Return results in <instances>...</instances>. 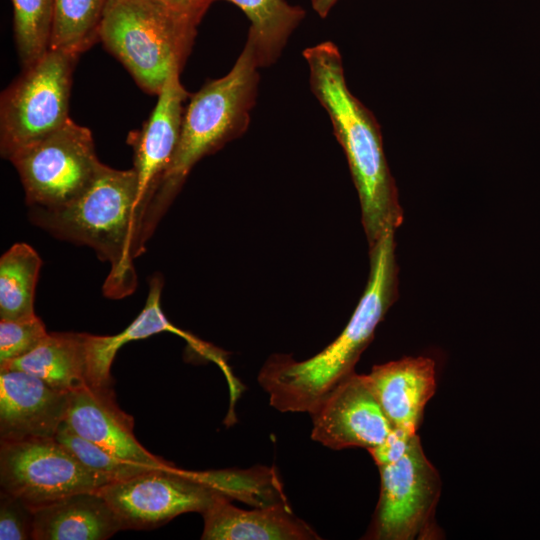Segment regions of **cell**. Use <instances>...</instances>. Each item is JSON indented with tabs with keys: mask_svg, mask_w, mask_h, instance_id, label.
Instances as JSON below:
<instances>
[{
	"mask_svg": "<svg viewBox=\"0 0 540 540\" xmlns=\"http://www.w3.org/2000/svg\"><path fill=\"white\" fill-rule=\"evenodd\" d=\"M395 231L389 230L369 248L370 274L366 289L341 334L315 356L297 361L272 355L258 382L272 407L281 412H313L347 376L374 337L378 324L398 295Z\"/></svg>",
	"mask_w": 540,
	"mask_h": 540,
	"instance_id": "cell-1",
	"label": "cell"
},
{
	"mask_svg": "<svg viewBox=\"0 0 540 540\" xmlns=\"http://www.w3.org/2000/svg\"><path fill=\"white\" fill-rule=\"evenodd\" d=\"M310 89L329 115L358 192L362 224L372 247L384 233L403 222L398 190L384 153L374 114L349 90L338 47L325 41L302 53Z\"/></svg>",
	"mask_w": 540,
	"mask_h": 540,
	"instance_id": "cell-2",
	"label": "cell"
},
{
	"mask_svg": "<svg viewBox=\"0 0 540 540\" xmlns=\"http://www.w3.org/2000/svg\"><path fill=\"white\" fill-rule=\"evenodd\" d=\"M29 218L58 239L92 248L110 264L103 285L107 297L119 299L135 290L134 259L145 244L133 168L118 170L101 164L79 197L56 209L31 207Z\"/></svg>",
	"mask_w": 540,
	"mask_h": 540,
	"instance_id": "cell-3",
	"label": "cell"
},
{
	"mask_svg": "<svg viewBox=\"0 0 540 540\" xmlns=\"http://www.w3.org/2000/svg\"><path fill=\"white\" fill-rule=\"evenodd\" d=\"M260 68L250 42L223 77L209 80L191 94L184 110L178 145L147 207L142 238L153 233L193 166L244 134L255 105Z\"/></svg>",
	"mask_w": 540,
	"mask_h": 540,
	"instance_id": "cell-4",
	"label": "cell"
},
{
	"mask_svg": "<svg viewBox=\"0 0 540 540\" xmlns=\"http://www.w3.org/2000/svg\"><path fill=\"white\" fill-rule=\"evenodd\" d=\"M202 18L158 0H109L99 40L139 87L158 95L182 71Z\"/></svg>",
	"mask_w": 540,
	"mask_h": 540,
	"instance_id": "cell-5",
	"label": "cell"
},
{
	"mask_svg": "<svg viewBox=\"0 0 540 540\" xmlns=\"http://www.w3.org/2000/svg\"><path fill=\"white\" fill-rule=\"evenodd\" d=\"M79 56L50 49L1 94L0 152L20 148L59 129L70 118L72 75Z\"/></svg>",
	"mask_w": 540,
	"mask_h": 540,
	"instance_id": "cell-6",
	"label": "cell"
},
{
	"mask_svg": "<svg viewBox=\"0 0 540 540\" xmlns=\"http://www.w3.org/2000/svg\"><path fill=\"white\" fill-rule=\"evenodd\" d=\"M30 207L56 209L79 197L100 166L91 131L70 118L10 158Z\"/></svg>",
	"mask_w": 540,
	"mask_h": 540,
	"instance_id": "cell-7",
	"label": "cell"
},
{
	"mask_svg": "<svg viewBox=\"0 0 540 540\" xmlns=\"http://www.w3.org/2000/svg\"><path fill=\"white\" fill-rule=\"evenodd\" d=\"M380 495L367 539L412 540L434 535V512L440 495L438 471L415 434L406 453L379 467Z\"/></svg>",
	"mask_w": 540,
	"mask_h": 540,
	"instance_id": "cell-8",
	"label": "cell"
},
{
	"mask_svg": "<svg viewBox=\"0 0 540 540\" xmlns=\"http://www.w3.org/2000/svg\"><path fill=\"white\" fill-rule=\"evenodd\" d=\"M114 481L82 464L55 438L1 441V490L32 510Z\"/></svg>",
	"mask_w": 540,
	"mask_h": 540,
	"instance_id": "cell-9",
	"label": "cell"
},
{
	"mask_svg": "<svg viewBox=\"0 0 540 540\" xmlns=\"http://www.w3.org/2000/svg\"><path fill=\"white\" fill-rule=\"evenodd\" d=\"M97 492L114 511L122 530L153 529L183 513L202 514L217 498L226 497L197 471L174 464L112 481Z\"/></svg>",
	"mask_w": 540,
	"mask_h": 540,
	"instance_id": "cell-10",
	"label": "cell"
},
{
	"mask_svg": "<svg viewBox=\"0 0 540 540\" xmlns=\"http://www.w3.org/2000/svg\"><path fill=\"white\" fill-rule=\"evenodd\" d=\"M313 440L330 449L370 450L393 429L366 375L353 372L310 413Z\"/></svg>",
	"mask_w": 540,
	"mask_h": 540,
	"instance_id": "cell-11",
	"label": "cell"
},
{
	"mask_svg": "<svg viewBox=\"0 0 540 540\" xmlns=\"http://www.w3.org/2000/svg\"><path fill=\"white\" fill-rule=\"evenodd\" d=\"M180 71H173L160 93L147 121L131 131L127 143L133 150L137 177V206L143 222L147 207L161 177L176 151L184 114L183 103L190 97L180 82ZM143 240V239H142Z\"/></svg>",
	"mask_w": 540,
	"mask_h": 540,
	"instance_id": "cell-12",
	"label": "cell"
},
{
	"mask_svg": "<svg viewBox=\"0 0 540 540\" xmlns=\"http://www.w3.org/2000/svg\"><path fill=\"white\" fill-rule=\"evenodd\" d=\"M70 393L20 370H0L1 441L54 438L65 421Z\"/></svg>",
	"mask_w": 540,
	"mask_h": 540,
	"instance_id": "cell-13",
	"label": "cell"
},
{
	"mask_svg": "<svg viewBox=\"0 0 540 540\" xmlns=\"http://www.w3.org/2000/svg\"><path fill=\"white\" fill-rule=\"evenodd\" d=\"M65 422L82 438L123 459L157 468L173 465L139 443L133 418L118 406L112 386L70 393Z\"/></svg>",
	"mask_w": 540,
	"mask_h": 540,
	"instance_id": "cell-14",
	"label": "cell"
},
{
	"mask_svg": "<svg viewBox=\"0 0 540 540\" xmlns=\"http://www.w3.org/2000/svg\"><path fill=\"white\" fill-rule=\"evenodd\" d=\"M203 540H316L315 530L295 515L288 501L242 509L217 498L203 513Z\"/></svg>",
	"mask_w": 540,
	"mask_h": 540,
	"instance_id": "cell-15",
	"label": "cell"
},
{
	"mask_svg": "<svg viewBox=\"0 0 540 540\" xmlns=\"http://www.w3.org/2000/svg\"><path fill=\"white\" fill-rule=\"evenodd\" d=\"M366 377L392 426L416 433L436 389L435 362L405 357L374 366Z\"/></svg>",
	"mask_w": 540,
	"mask_h": 540,
	"instance_id": "cell-16",
	"label": "cell"
},
{
	"mask_svg": "<svg viewBox=\"0 0 540 540\" xmlns=\"http://www.w3.org/2000/svg\"><path fill=\"white\" fill-rule=\"evenodd\" d=\"M33 513L35 540H104L122 530L114 511L97 490L70 494Z\"/></svg>",
	"mask_w": 540,
	"mask_h": 540,
	"instance_id": "cell-17",
	"label": "cell"
},
{
	"mask_svg": "<svg viewBox=\"0 0 540 540\" xmlns=\"http://www.w3.org/2000/svg\"><path fill=\"white\" fill-rule=\"evenodd\" d=\"M163 281L160 277H152L146 304L135 320L122 332L112 336H98L84 333V344L87 358L88 379L91 387L112 386L110 375L111 364L117 351L126 343L143 339L154 334L168 331L185 338L205 356L215 359L218 352L208 347L197 338L189 335L171 324L164 315L160 297Z\"/></svg>",
	"mask_w": 540,
	"mask_h": 540,
	"instance_id": "cell-18",
	"label": "cell"
},
{
	"mask_svg": "<svg viewBox=\"0 0 540 540\" xmlns=\"http://www.w3.org/2000/svg\"><path fill=\"white\" fill-rule=\"evenodd\" d=\"M0 370L30 373L65 393L84 389L90 386L84 333H48L32 352L0 365Z\"/></svg>",
	"mask_w": 540,
	"mask_h": 540,
	"instance_id": "cell-19",
	"label": "cell"
},
{
	"mask_svg": "<svg viewBox=\"0 0 540 540\" xmlns=\"http://www.w3.org/2000/svg\"><path fill=\"white\" fill-rule=\"evenodd\" d=\"M227 1L236 5L250 21L246 41L253 46L260 68L278 60L289 37L305 17L303 8L286 0Z\"/></svg>",
	"mask_w": 540,
	"mask_h": 540,
	"instance_id": "cell-20",
	"label": "cell"
},
{
	"mask_svg": "<svg viewBox=\"0 0 540 540\" xmlns=\"http://www.w3.org/2000/svg\"><path fill=\"white\" fill-rule=\"evenodd\" d=\"M42 260L26 243L12 245L0 259V320L36 316L35 290Z\"/></svg>",
	"mask_w": 540,
	"mask_h": 540,
	"instance_id": "cell-21",
	"label": "cell"
},
{
	"mask_svg": "<svg viewBox=\"0 0 540 540\" xmlns=\"http://www.w3.org/2000/svg\"><path fill=\"white\" fill-rule=\"evenodd\" d=\"M109 0H54L50 49L79 56L99 40Z\"/></svg>",
	"mask_w": 540,
	"mask_h": 540,
	"instance_id": "cell-22",
	"label": "cell"
},
{
	"mask_svg": "<svg viewBox=\"0 0 540 540\" xmlns=\"http://www.w3.org/2000/svg\"><path fill=\"white\" fill-rule=\"evenodd\" d=\"M14 39L22 68L50 47L54 0H12Z\"/></svg>",
	"mask_w": 540,
	"mask_h": 540,
	"instance_id": "cell-23",
	"label": "cell"
},
{
	"mask_svg": "<svg viewBox=\"0 0 540 540\" xmlns=\"http://www.w3.org/2000/svg\"><path fill=\"white\" fill-rule=\"evenodd\" d=\"M54 438L86 467L106 475L114 481L157 468L135 463L110 453L99 445L76 434L65 421L59 427Z\"/></svg>",
	"mask_w": 540,
	"mask_h": 540,
	"instance_id": "cell-24",
	"label": "cell"
},
{
	"mask_svg": "<svg viewBox=\"0 0 540 540\" xmlns=\"http://www.w3.org/2000/svg\"><path fill=\"white\" fill-rule=\"evenodd\" d=\"M47 335L37 315L25 320H0V365L29 354Z\"/></svg>",
	"mask_w": 540,
	"mask_h": 540,
	"instance_id": "cell-25",
	"label": "cell"
},
{
	"mask_svg": "<svg viewBox=\"0 0 540 540\" xmlns=\"http://www.w3.org/2000/svg\"><path fill=\"white\" fill-rule=\"evenodd\" d=\"M33 510L20 498L1 490L0 539H33Z\"/></svg>",
	"mask_w": 540,
	"mask_h": 540,
	"instance_id": "cell-26",
	"label": "cell"
},
{
	"mask_svg": "<svg viewBox=\"0 0 540 540\" xmlns=\"http://www.w3.org/2000/svg\"><path fill=\"white\" fill-rule=\"evenodd\" d=\"M415 434L393 427L380 444L368 451L378 467L393 463L406 453Z\"/></svg>",
	"mask_w": 540,
	"mask_h": 540,
	"instance_id": "cell-27",
	"label": "cell"
},
{
	"mask_svg": "<svg viewBox=\"0 0 540 540\" xmlns=\"http://www.w3.org/2000/svg\"><path fill=\"white\" fill-rule=\"evenodd\" d=\"M177 9L203 17L213 0H158Z\"/></svg>",
	"mask_w": 540,
	"mask_h": 540,
	"instance_id": "cell-28",
	"label": "cell"
},
{
	"mask_svg": "<svg viewBox=\"0 0 540 540\" xmlns=\"http://www.w3.org/2000/svg\"><path fill=\"white\" fill-rule=\"evenodd\" d=\"M337 1L338 0H311V4L314 11L321 18H325Z\"/></svg>",
	"mask_w": 540,
	"mask_h": 540,
	"instance_id": "cell-29",
	"label": "cell"
}]
</instances>
